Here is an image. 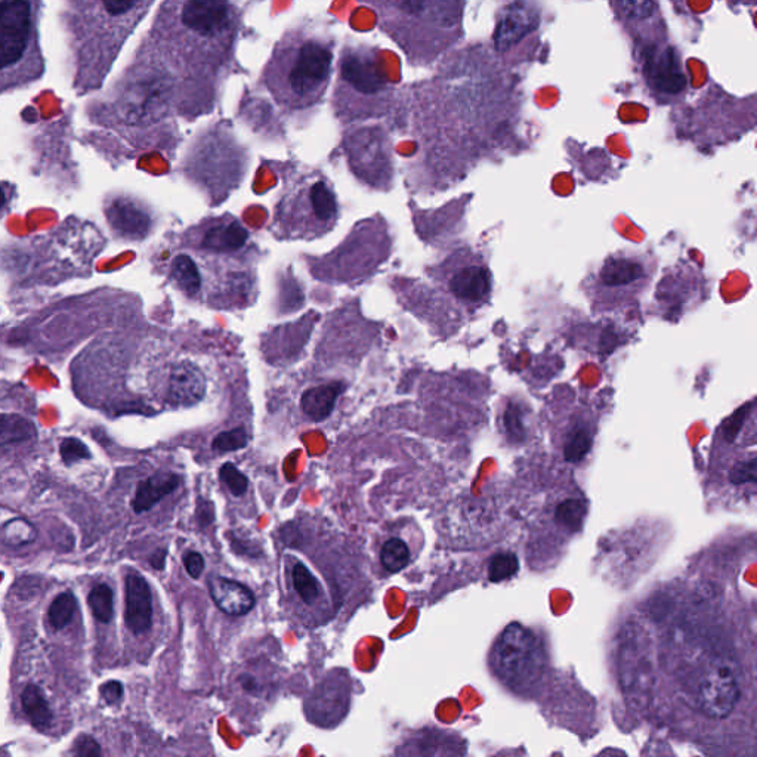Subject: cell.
Here are the masks:
<instances>
[{
  "instance_id": "1",
  "label": "cell",
  "mask_w": 757,
  "mask_h": 757,
  "mask_svg": "<svg viewBox=\"0 0 757 757\" xmlns=\"http://www.w3.org/2000/svg\"><path fill=\"white\" fill-rule=\"evenodd\" d=\"M240 14L231 0H168L154 23L147 71L179 113L213 107L234 61Z\"/></svg>"
},
{
  "instance_id": "2",
  "label": "cell",
  "mask_w": 757,
  "mask_h": 757,
  "mask_svg": "<svg viewBox=\"0 0 757 757\" xmlns=\"http://www.w3.org/2000/svg\"><path fill=\"white\" fill-rule=\"evenodd\" d=\"M333 37L312 24H299L278 40L261 83L278 107L302 111L320 103L332 77Z\"/></svg>"
},
{
  "instance_id": "3",
  "label": "cell",
  "mask_w": 757,
  "mask_h": 757,
  "mask_svg": "<svg viewBox=\"0 0 757 757\" xmlns=\"http://www.w3.org/2000/svg\"><path fill=\"white\" fill-rule=\"evenodd\" d=\"M412 66L434 63L462 35L465 0H360Z\"/></svg>"
},
{
  "instance_id": "4",
  "label": "cell",
  "mask_w": 757,
  "mask_h": 757,
  "mask_svg": "<svg viewBox=\"0 0 757 757\" xmlns=\"http://www.w3.org/2000/svg\"><path fill=\"white\" fill-rule=\"evenodd\" d=\"M657 262L650 253L621 250L607 256L583 281L595 314L626 310L650 287Z\"/></svg>"
},
{
  "instance_id": "5",
  "label": "cell",
  "mask_w": 757,
  "mask_h": 757,
  "mask_svg": "<svg viewBox=\"0 0 757 757\" xmlns=\"http://www.w3.org/2000/svg\"><path fill=\"white\" fill-rule=\"evenodd\" d=\"M335 101L342 116L378 114L394 101L391 80L373 49L346 48L342 52Z\"/></svg>"
},
{
  "instance_id": "6",
  "label": "cell",
  "mask_w": 757,
  "mask_h": 757,
  "mask_svg": "<svg viewBox=\"0 0 757 757\" xmlns=\"http://www.w3.org/2000/svg\"><path fill=\"white\" fill-rule=\"evenodd\" d=\"M491 663L503 684L525 691L536 685L545 672V645L533 630L512 623L494 644Z\"/></svg>"
},
{
  "instance_id": "7",
  "label": "cell",
  "mask_w": 757,
  "mask_h": 757,
  "mask_svg": "<svg viewBox=\"0 0 757 757\" xmlns=\"http://www.w3.org/2000/svg\"><path fill=\"white\" fill-rule=\"evenodd\" d=\"M443 287L465 314H474L490 301L493 276L484 256L460 252L443 271Z\"/></svg>"
},
{
  "instance_id": "8",
  "label": "cell",
  "mask_w": 757,
  "mask_h": 757,
  "mask_svg": "<svg viewBox=\"0 0 757 757\" xmlns=\"http://www.w3.org/2000/svg\"><path fill=\"white\" fill-rule=\"evenodd\" d=\"M741 697L740 678L728 657L710 661L698 678L697 706L710 719H725L732 715Z\"/></svg>"
},
{
  "instance_id": "9",
  "label": "cell",
  "mask_w": 757,
  "mask_h": 757,
  "mask_svg": "<svg viewBox=\"0 0 757 757\" xmlns=\"http://www.w3.org/2000/svg\"><path fill=\"white\" fill-rule=\"evenodd\" d=\"M35 11L30 0H0V71L17 66L33 39Z\"/></svg>"
},
{
  "instance_id": "10",
  "label": "cell",
  "mask_w": 757,
  "mask_h": 757,
  "mask_svg": "<svg viewBox=\"0 0 757 757\" xmlns=\"http://www.w3.org/2000/svg\"><path fill=\"white\" fill-rule=\"evenodd\" d=\"M286 210L292 218L302 219V230L324 231L333 227L338 215L335 193L323 179L302 185L298 193L289 197Z\"/></svg>"
},
{
  "instance_id": "11",
  "label": "cell",
  "mask_w": 757,
  "mask_h": 757,
  "mask_svg": "<svg viewBox=\"0 0 757 757\" xmlns=\"http://www.w3.org/2000/svg\"><path fill=\"white\" fill-rule=\"evenodd\" d=\"M645 74L655 91L679 94L687 86V77L670 46H653L645 54Z\"/></svg>"
},
{
  "instance_id": "12",
  "label": "cell",
  "mask_w": 757,
  "mask_h": 757,
  "mask_svg": "<svg viewBox=\"0 0 757 757\" xmlns=\"http://www.w3.org/2000/svg\"><path fill=\"white\" fill-rule=\"evenodd\" d=\"M206 394V378L190 361L173 364L165 379V398L173 406H194Z\"/></svg>"
},
{
  "instance_id": "13",
  "label": "cell",
  "mask_w": 757,
  "mask_h": 757,
  "mask_svg": "<svg viewBox=\"0 0 757 757\" xmlns=\"http://www.w3.org/2000/svg\"><path fill=\"white\" fill-rule=\"evenodd\" d=\"M125 621L134 635H145L153 626V593L141 574L131 573L125 582Z\"/></svg>"
},
{
  "instance_id": "14",
  "label": "cell",
  "mask_w": 757,
  "mask_h": 757,
  "mask_svg": "<svg viewBox=\"0 0 757 757\" xmlns=\"http://www.w3.org/2000/svg\"><path fill=\"white\" fill-rule=\"evenodd\" d=\"M207 587H209L210 598L215 602L216 607L227 616H246L255 607V595H253L252 590L236 582V580L213 577L207 583Z\"/></svg>"
},
{
  "instance_id": "15",
  "label": "cell",
  "mask_w": 757,
  "mask_h": 757,
  "mask_svg": "<svg viewBox=\"0 0 757 757\" xmlns=\"http://www.w3.org/2000/svg\"><path fill=\"white\" fill-rule=\"evenodd\" d=\"M536 23L533 11L527 6L521 3L509 6L508 11L502 15L497 24L496 36H494L497 51H506L517 45L528 33L533 32Z\"/></svg>"
},
{
  "instance_id": "16",
  "label": "cell",
  "mask_w": 757,
  "mask_h": 757,
  "mask_svg": "<svg viewBox=\"0 0 757 757\" xmlns=\"http://www.w3.org/2000/svg\"><path fill=\"white\" fill-rule=\"evenodd\" d=\"M179 484H181V477L173 472H157L147 480L139 482L134 500H132V509L135 514L151 511L157 503L171 496Z\"/></svg>"
},
{
  "instance_id": "17",
  "label": "cell",
  "mask_w": 757,
  "mask_h": 757,
  "mask_svg": "<svg viewBox=\"0 0 757 757\" xmlns=\"http://www.w3.org/2000/svg\"><path fill=\"white\" fill-rule=\"evenodd\" d=\"M247 240H249V234L240 222L224 219V221L210 224L203 231L200 243L203 249L212 250V252L231 253L243 249Z\"/></svg>"
},
{
  "instance_id": "18",
  "label": "cell",
  "mask_w": 757,
  "mask_h": 757,
  "mask_svg": "<svg viewBox=\"0 0 757 757\" xmlns=\"http://www.w3.org/2000/svg\"><path fill=\"white\" fill-rule=\"evenodd\" d=\"M111 225L126 237L141 239L150 230L148 213L131 200H116L107 210Z\"/></svg>"
},
{
  "instance_id": "19",
  "label": "cell",
  "mask_w": 757,
  "mask_h": 757,
  "mask_svg": "<svg viewBox=\"0 0 757 757\" xmlns=\"http://www.w3.org/2000/svg\"><path fill=\"white\" fill-rule=\"evenodd\" d=\"M36 438V423L27 414L12 409H0V450L21 446Z\"/></svg>"
},
{
  "instance_id": "20",
  "label": "cell",
  "mask_w": 757,
  "mask_h": 757,
  "mask_svg": "<svg viewBox=\"0 0 757 757\" xmlns=\"http://www.w3.org/2000/svg\"><path fill=\"white\" fill-rule=\"evenodd\" d=\"M342 383L333 382L327 385L314 386L304 392L301 400L302 412L314 422L327 419L335 409L339 395L344 392Z\"/></svg>"
},
{
  "instance_id": "21",
  "label": "cell",
  "mask_w": 757,
  "mask_h": 757,
  "mask_svg": "<svg viewBox=\"0 0 757 757\" xmlns=\"http://www.w3.org/2000/svg\"><path fill=\"white\" fill-rule=\"evenodd\" d=\"M289 582L290 589L295 593L296 598L307 607H315L323 601V586L304 562H292L289 567Z\"/></svg>"
},
{
  "instance_id": "22",
  "label": "cell",
  "mask_w": 757,
  "mask_h": 757,
  "mask_svg": "<svg viewBox=\"0 0 757 757\" xmlns=\"http://www.w3.org/2000/svg\"><path fill=\"white\" fill-rule=\"evenodd\" d=\"M169 276H171L173 284L190 298H196L202 292V273H200L196 261L191 256L184 255V253L176 255L169 265Z\"/></svg>"
},
{
  "instance_id": "23",
  "label": "cell",
  "mask_w": 757,
  "mask_h": 757,
  "mask_svg": "<svg viewBox=\"0 0 757 757\" xmlns=\"http://www.w3.org/2000/svg\"><path fill=\"white\" fill-rule=\"evenodd\" d=\"M21 704H23L24 713L37 731L46 732L51 728L54 715L46 700L45 692L39 685H27L21 695Z\"/></svg>"
},
{
  "instance_id": "24",
  "label": "cell",
  "mask_w": 757,
  "mask_h": 757,
  "mask_svg": "<svg viewBox=\"0 0 757 757\" xmlns=\"http://www.w3.org/2000/svg\"><path fill=\"white\" fill-rule=\"evenodd\" d=\"M593 431L592 423L586 419L585 414H576V419L571 423L565 440L564 456L568 462H579L589 453L592 448Z\"/></svg>"
},
{
  "instance_id": "25",
  "label": "cell",
  "mask_w": 757,
  "mask_h": 757,
  "mask_svg": "<svg viewBox=\"0 0 757 757\" xmlns=\"http://www.w3.org/2000/svg\"><path fill=\"white\" fill-rule=\"evenodd\" d=\"M410 561H412V553L404 540L392 537L383 543L380 562L388 573H400L410 564Z\"/></svg>"
},
{
  "instance_id": "26",
  "label": "cell",
  "mask_w": 757,
  "mask_h": 757,
  "mask_svg": "<svg viewBox=\"0 0 757 757\" xmlns=\"http://www.w3.org/2000/svg\"><path fill=\"white\" fill-rule=\"evenodd\" d=\"M616 11L630 24L651 20L657 12L655 0H614Z\"/></svg>"
},
{
  "instance_id": "27",
  "label": "cell",
  "mask_w": 757,
  "mask_h": 757,
  "mask_svg": "<svg viewBox=\"0 0 757 757\" xmlns=\"http://www.w3.org/2000/svg\"><path fill=\"white\" fill-rule=\"evenodd\" d=\"M88 604L95 620L100 621V623H110L113 619L114 595L110 586H95L89 593Z\"/></svg>"
},
{
  "instance_id": "28",
  "label": "cell",
  "mask_w": 757,
  "mask_h": 757,
  "mask_svg": "<svg viewBox=\"0 0 757 757\" xmlns=\"http://www.w3.org/2000/svg\"><path fill=\"white\" fill-rule=\"evenodd\" d=\"M77 610V601L73 593L64 592L58 595L52 602L48 611L49 624L54 629H64L67 624L73 620L74 613Z\"/></svg>"
},
{
  "instance_id": "29",
  "label": "cell",
  "mask_w": 757,
  "mask_h": 757,
  "mask_svg": "<svg viewBox=\"0 0 757 757\" xmlns=\"http://www.w3.org/2000/svg\"><path fill=\"white\" fill-rule=\"evenodd\" d=\"M519 562L514 553L503 552L493 556L488 564V580L491 583L505 582L518 573Z\"/></svg>"
},
{
  "instance_id": "30",
  "label": "cell",
  "mask_w": 757,
  "mask_h": 757,
  "mask_svg": "<svg viewBox=\"0 0 757 757\" xmlns=\"http://www.w3.org/2000/svg\"><path fill=\"white\" fill-rule=\"evenodd\" d=\"M247 443H249L247 432L243 428H236L216 435L212 447L219 453H230V451L241 450V448L247 446Z\"/></svg>"
},
{
  "instance_id": "31",
  "label": "cell",
  "mask_w": 757,
  "mask_h": 757,
  "mask_svg": "<svg viewBox=\"0 0 757 757\" xmlns=\"http://www.w3.org/2000/svg\"><path fill=\"white\" fill-rule=\"evenodd\" d=\"M219 478L227 485L228 490L233 496L241 497L246 494L247 488H249V480L246 475L237 469L233 463H225L222 468L219 469Z\"/></svg>"
},
{
  "instance_id": "32",
  "label": "cell",
  "mask_w": 757,
  "mask_h": 757,
  "mask_svg": "<svg viewBox=\"0 0 757 757\" xmlns=\"http://www.w3.org/2000/svg\"><path fill=\"white\" fill-rule=\"evenodd\" d=\"M61 457L67 465H71V463L79 462V460L89 459L91 453L82 441L76 440V438H67L61 444Z\"/></svg>"
},
{
  "instance_id": "33",
  "label": "cell",
  "mask_w": 757,
  "mask_h": 757,
  "mask_svg": "<svg viewBox=\"0 0 757 757\" xmlns=\"http://www.w3.org/2000/svg\"><path fill=\"white\" fill-rule=\"evenodd\" d=\"M583 515H585V508H583L582 503H580L579 500H570V502H565L564 505L559 508L558 517L562 522H565L568 527H571V525H573V527H579Z\"/></svg>"
},
{
  "instance_id": "34",
  "label": "cell",
  "mask_w": 757,
  "mask_h": 757,
  "mask_svg": "<svg viewBox=\"0 0 757 757\" xmlns=\"http://www.w3.org/2000/svg\"><path fill=\"white\" fill-rule=\"evenodd\" d=\"M182 561H184L188 576L194 580L200 579L203 571H205V559H203V556L199 552L190 551L185 553Z\"/></svg>"
},
{
  "instance_id": "35",
  "label": "cell",
  "mask_w": 757,
  "mask_h": 757,
  "mask_svg": "<svg viewBox=\"0 0 757 757\" xmlns=\"http://www.w3.org/2000/svg\"><path fill=\"white\" fill-rule=\"evenodd\" d=\"M73 753L77 756H100L101 747L95 738L89 737V735H80L74 743Z\"/></svg>"
},
{
  "instance_id": "36",
  "label": "cell",
  "mask_w": 757,
  "mask_h": 757,
  "mask_svg": "<svg viewBox=\"0 0 757 757\" xmlns=\"http://www.w3.org/2000/svg\"><path fill=\"white\" fill-rule=\"evenodd\" d=\"M101 697L104 698L105 703L113 704L119 703L123 697V685L117 681L105 682L100 688Z\"/></svg>"
},
{
  "instance_id": "37",
  "label": "cell",
  "mask_w": 757,
  "mask_h": 757,
  "mask_svg": "<svg viewBox=\"0 0 757 757\" xmlns=\"http://www.w3.org/2000/svg\"><path fill=\"white\" fill-rule=\"evenodd\" d=\"M239 685L240 688L243 689V692H247V694L250 695H256V697L261 695L262 691H264V685L258 681V678H256L253 673H241Z\"/></svg>"
},
{
  "instance_id": "38",
  "label": "cell",
  "mask_w": 757,
  "mask_h": 757,
  "mask_svg": "<svg viewBox=\"0 0 757 757\" xmlns=\"http://www.w3.org/2000/svg\"><path fill=\"white\" fill-rule=\"evenodd\" d=\"M11 202V188L8 185L0 184V215L5 212Z\"/></svg>"
},
{
  "instance_id": "39",
  "label": "cell",
  "mask_w": 757,
  "mask_h": 757,
  "mask_svg": "<svg viewBox=\"0 0 757 757\" xmlns=\"http://www.w3.org/2000/svg\"><path fill=\"white\" fill-rule=\"evenodd\" d=\"M165 559L166 552H157L156 555H154V558L151 559V564L154 565L156 570H163V567H165Z\"/></svg>"
}]
</instances>
